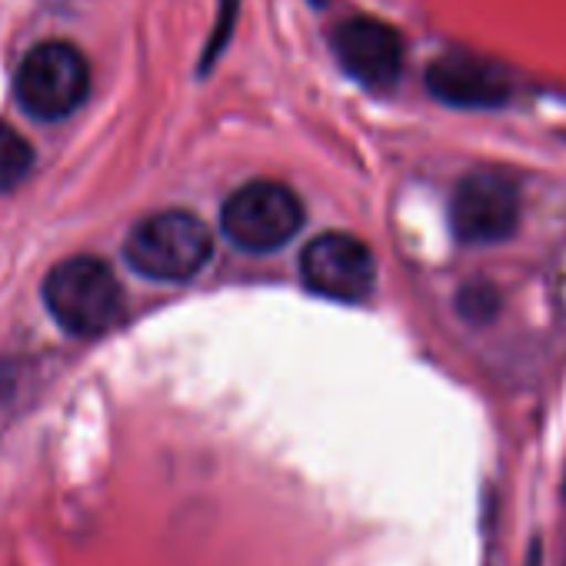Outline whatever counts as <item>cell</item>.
Here are the masks:
<instances>
[{
	"label": "cell",
	"mask_w": 566,
	"mask_h": 566,
	"mask_svg": "<svg viewBox=\"0 0 566 566\" xmlns=\"http://www.w3.org/2000/svg\"><path fill=\"white\" fill-rule=\"evenodd\" d=\"M213 256L210 227L190 210H160L144 217L127 243L124 260L134 273L160 283H180L197 276Z\"/></svg>",
	"instance_id": "1"
},
{
	"label": "cell",
	"mask_w": 566,
	"mask_h": 566,
	"mask_svg": "<svg viewBox=\"0 0 566 566\" xmlns=\"http://www.w3.org/2000/svg\"><path fill=\"white\" fill-rule=\"evenodd\" d=\"M44 304L51 317L74 337L111 331L124 311L117 273L101 256H67L44 280Z\"/></svg>",
	"instance_id": "2"
},
{
	"label": "cell",
	"mask_w": 566,
	"mask_h": 566,
	"mask_svg": "<svg viewBox=\"0 0 566 566\" xmlns=\"http://www.w3.org/2000/svg\"><path fill=\"white\" fill-rule=\"evenodd\" d=\"M14 94L28 117L44 124L64 120L91 94V64L71 41H41L24 54Z\"/></svg>",
	"instance_id": "3"
},
{
	"label": "cell",
	"mask_w": 566,
	"mask_h": 566,
	"mask_svg": "<svg viewBox=\"0 0 566 566\" xmlns=\"http://www.w3.org/2000/svg\"><path fill=\"white\" fill-rule=\"evenodd\" d=\"M304 227L301 197L276 180H250L237 187L220 210L223 237L243 253H270L291 243Z\"/></svg>",
	"instance_id": "4"
},
{
	"label": "cell",
	"mask_w": 566,
	"mask_h": 566,
	"mask_svg": "<svg viewBox=\"0 0 566 566\" xmlns=\"http://www.w3.org/2000/svg\"><path fill=\"white\" fill-rule=\"evenodd\" d=\"M301 276H304V287L324 301L360 304L374 294L377 260L364 240L331 230V233L314 237L304 247Z\"/></svg>",
	"instance_id": "5"
},
{
	"label": "cell",
	"mask_w": 566,
	"mask_h": 566,
	"mask_svg": "<svg viewBox=\"0 0 566 566\" xmlns=\"http://www.w3.org/2000/svg\"><path fill=\"white\" fill-rule=\"evenodd\" d=\"M450 217L463 243H500L520 223V190L503 170H470L457 184Z\"/></svg>",
	"instance_id": "6"
},
{
	"label": "cell",
	"mask_w": 566,
	"mask_h": 566,
	"mask_svg": "<svg viewBox=\"0 0 566 566\" xmlns=\"http://www.w3.org/2000/svg\"><path fill=\"white\" fill-rule=\"evenodd\" d=\"M334 54L340 67L367 91H390L403 71L400 34L377 18H350L334 31Z\"/></svg>",
	"instance_id": "7"
},
{
	"label": "cell",
	"mask_w": 566,
	"mask_h": 566,
	"mask_svg": "<svg viewBox=\"0 0 566 566\" xmlns=\"http://www.w3.org/2000/svg\"><path fill=\"white\" fill-rule=\"evenodd\" d=\"M427 87L437 101L467 111L500 107L513 94L510 74L476 54H447L433 61L427 71Z\"/></svg>",
	"instance_id": "8"
},
{
	"label": "cell",
	"mask_w": 566,
	"mask_h": 566,
	"mask_svg": "<svg viewBox=\"0 0 566 566\" xmlns=\"http://www.w3.org/2000/svg\"><path fill=\"white\" fill-rule=\"evenodd\" d=\"M31 167H34L31 140L21 130H14L11 124H0V193H8L18 184H24Z\"/></svg>",
	"instance_id": "9"
},
{
	"label": "cell",
	"mask_w": 566,
	"mask_h": 566,
	"mask_svg": "<svg viewBox=\"0 0 566 566\" xmlns=\"http://www.w3.org/2000/svg\"><path fill=\"white\" fill-rule=\"evenodd\" d=\"M457 311H460V317L470 321V324H486V321H493L496 311H500V294H496V287H490V283L473 280V283H467V287L460 291Z\"/></svg>",
	"instance_id": "10"
},
{
	"label": "cell",
	"mask_w": 566,
	"mask_h": 566,
	"mask_svg": "<svg viewBox=\"0 0 566 566\" xmlns=\"http://www.w3.org/2000/svg\"><path fill=\"white\" fill-rule=\"evenodd\" d=\"M233 14H237V0H220V31L210 38L207 44V54H203V67H210V61L223 51L227 38H230V28H233Z\"/></svg>",
	"instance_id": "11"
},
{
	"label": "cell",
	"mask_w": 566,
	"mask_h": 566,
	"mask_svg": "<svg viewBox=\"0 0 566 566\" xmlns=\"http://www.w3.org/2000/svg\"><path fill=\"white\" fill-rule=\"evenodd\" d=\"M563 500H566V473H563Z\"/></svg>",
	"instance_id": "12"
}]
</instances>
